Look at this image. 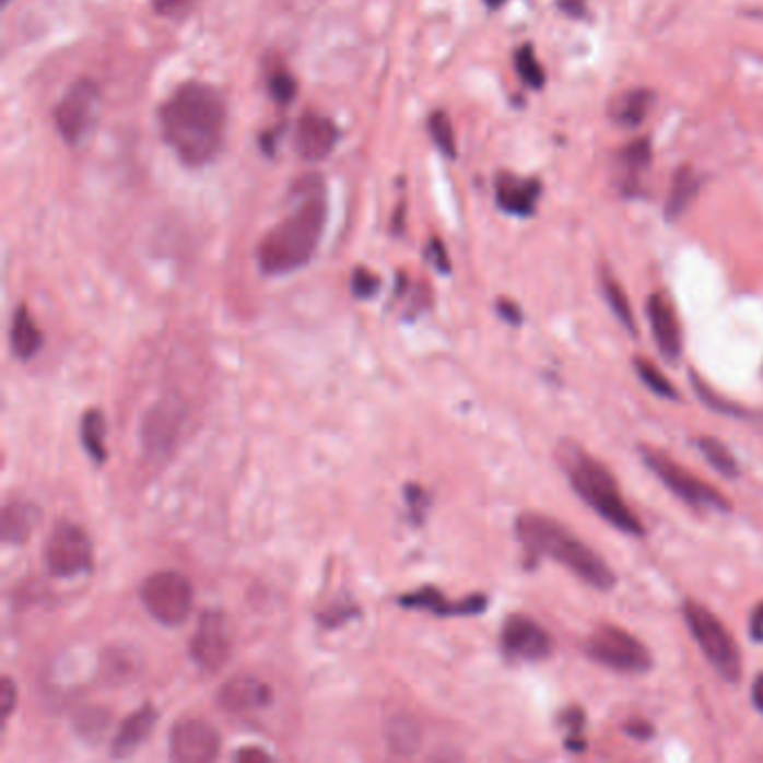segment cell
Listing matches in <instances>:
<instances>
[{
    "label": "cell",
    "mask_w": 763,
    "mask_h": 763,
    "mask_svg": "<svg viewBox=\"0 0 763 763\" xmlns=\"http://www.w3.org/2000/svg\"><path fill=\"white\" fill-rule=\"evenodd\" d=\"M226 99L209 83L179 85L160 108L162 134L188 166H207L218 157L226 134Z\"/></svg>",
    "instance_id": "1"
},
{
    "label": "cell",
    "mask_w": 763,
    "mask_h": 763,
    "mask_svg": "<svg viewBox=\"0 0 763 763\" xmlns=\"http://www.w3.org/2000/svg\"><path fill=\"white\" fill-rule=\"evenodd\" d=\"M327 220L320 184L305 188L296 211L278 222L258 245V267L265 275H287L303 269L318 249Z\"/></svg>",
    "instance_id": "2"
},
{
    "label": "cell",
    "mask_w": 763,
    "mask_h": 763,
    "mask_svg": "<svg viewBox=\"0 0 763 763\" xmlns=\"http://www.w3.org/2000/svg\"><path fill=\"white\" fill-rule=\"evenodd\" d=\"M515 536L529 553L551 557L589 587L598 591H611L615 587L611 566L560 521L540 513H521L515 519Z\"/></svg>",
    "instance_id": "3"
},
{
    "label": "cell",
    "mask_w": 763,
    "mask_h": 763,
    "mask_svg": "<svg viewBox=\"0 0 763 763\" xmlns=\"http://www.w3.org/2000/svg\"><path fill=\"white\" fill-rule=\"evenodd\" d=\"M555 457L571 489L589 508L596 510V515L627 536L641 538L645 533L643 524L620 495L613 474L600 461L571 442H560Z\"/></svg>",
    "instance_id": "4"
},
{
    "label": "cell",
    "mask_w": 763,
    "mask_h": 763,
    "mask_svg": "<svg viewBox=\"0 0 763 763\" xmlns=\"http://www.w3.org/2000/svg\"><path fill=\"white\" fill-rule=\"evenodd\" d=\"M683 615L688 630L692 632L709 665L719 672L721 679L735 683L741 674V654L730 632L721 625V620L694 600L685 602Z\"/></svg>",
    "instance_id": "5"
},
{
    "label": "cell",
    "mask_w": 763,
    "mask_h": 763,
    "mask_svg": "<svg viewBox=\"0 0 763 763\" xmlns=\"http://www.w3.org/2000/svg\"><path fill=\"white\" fill-rule=\"evenodd\" d=\"M186 419L188 408L177 395H164L144 412L139 427V442L141 453H144L151 463H162L175 453Z\"/></svg>",
    "instance_id": "6"
},
{
    "label": "cell",
    "mask_w": 763,
    "mask_h": 763,
    "mask_svg": "<svg viewBox=\"0 0 763 763\" xmlns=\"http://www.w3.org/2000/svg\"><path fill=\"white\" fill-rule=\"evenodd\" d=\"M139 598L160 625L177 627L193 611V585L177 571H157L141 583Z\"/></svg>",
    "instance_id": "7"
},
{
    "label": "cell",
    "mask_w": 763,
    "mask_h": 763,
    "mask_svg": "<svg viewBox=\"0 0 763 763\" xmlns=\"http://www.w3.org/2000/svg\"><path fill=\"white\" fill-rule=\"evenodd\" d=\"M641 457L658 480L688 506L696 510H719V513L730 510V502L717 489L701 482L696 474L679 466L674 459L647 446L641 448Z\"/></svg>",
    "instance_id": "8"
},
{
    "label": "cell",
    "mask_w": 763,
    "mask_h": 763,
    "mask_svg": "<svg viewBox=\"0 0 763 763\" xmlns=\"http://www.w3.org/2000/svg\"><path fill=\"white\" fill-rule=\"evenodd\" d=\"M587 656L609 670L627 672V674H645L652 670V654L649 649L615 625H600L587 641Z\"/></svg>",
    "instance_id": "9"
},
{
    "label": "cell",
    "mask_w": 763,
    "mask_h": 763,
    "mask_svg": "<svg viewBox=\"0 0 763 763\" xmlns=\"http://www.w3.org/2000/svg\"><path fill=\"white\" fill-rule=\"evenodd\" d=\"M102 108V90L90 79H79L70 85L66 97L55 110V121L66 139V144L77 149L90 137L94 124H97Z\"/></svg>",
    "instance_id": "10"
},
{
    "label": "cell",
    "mask_w": 763,
    "mask_h": 763,
    "mask_svg": "<svg viewBox=\"0 0 763 763\" xmlns=\"http://www.w3.org/2000/svg\"><path fill=\"white\" fill-rule=\"evenodd\" d=\"M45 566L55 578L83 576L92 566V542L72 521H59L45 542Z\"/></svg>",
    "instance_id": "11"
},
{
    "label": "cell",
    "mask_w": 763,
    "mask_h": 763,
    "mask_svg": "<svg viewBox=\"0 0 763 763\" xmlns=\"http://www.w3.org/2000/svg\"><path fill=\"white\" fill-rule=\"evenodd\" d=\"M231 630L222 611L209 609L200 615L198 630L190 641V658L204 674H215L228 662Z\"/></svg>",
    "instance_id": "12"
},
{
    "label": "cell",
    "mask_w": 763,
    "mask_h": 763,
    "mask_svg": "<svg viewBox=\"0 0 763 763\" xmlns=\"http://www.w3.org/2000/svg\"><path fill=\"white\" fill-rule=\"evenodd\" d=\"M168 748L173 761L209 763L220 756L222 737L218 728L204 719H184L173 726Z\"/></svg>",
    "instance_id": "13"
},
{
    "label": "cell",
    "mask_w": 763,
    "mask_h": 763,
    "mask_svg": "<svg viewBox=\"0 0 763 763\" xmlns=\"http://www.w3.org/2000/svg\"><path fill=\"white\" fill-rule=\"evenodd\" d=\"M502 652L510 660H544L553 652V641L533 618L510 615L502 627Z\"/></svg>",
    "instance_id": "14"
},
{
    "label": "cell",
    "mask_w": 763,
    "mask_h": 763,
    "mask_svg": "<svg viewBox=\"0 0 763 763\" xmlns=\"http://www.w3.org/2000/svg\"><path fill=\"white\" fill-rule=\"evenodd\" d=\"M271 688L258 677L243 674L228 679L218 694V705L222 712L233 717H247L251 712H260L271 705Z\"/></svg>",
    "instance_id": "15"
},
{
    "label": "cell",
    "mask_w": 763,
    "mask_h": 763,
    "mask_svg": "<svg viewBox=\"0 0 763 763\" xmlns=\"http://www.w3.org/2000/svg\"><path fill=\"white\" fill-rule=\"evenodd\" d=\"M339 141V128L331 119L307 113L301 117L294 134V149L301 160L305 162H320L325 160Z\"/></svg>",
    "instance_id": "16"
},
{
    "label": "cell",
    "mask_w": 763,
    "mask_h": 763,
    "mask_svg": "<svg viewBox=\"0 0 763 763\" xmlns=\"http://www.w3.org/2000/svg\"><path fill=\"white\" fill-rule=\"evenodd\" d=\"M647 316L660 356L667 363H677L683 352V339L674 307L662 294H652L647 301Z\"/></svg>",
    "instance_id": "17"
},
{
    "label": "cell",
    "mask_w": 763,
    "mask_h": 763,
    "mask_svg": "<svg viewBox=\"0 0 763 763\" xmlns=\"http://www.w3.org/2000/svg\"><path fill=\"white\" fill-rule=\"evenodd\" d=\"M540 193L542 186L538 179H524L517 175L502 173L495 181V200L500 209L517 218H529L536 213Z\"/></svg>",
    "instance_id": "18"
},
{
    "label": "cell",
    "mask_w": 763,
    "mask_h": 763,
    "mask_svg": "<svg viewBox=\"0 0 763 763\" xmlns=\"http://www.w3.org/2000/svg\"><path fill=\"white\" fill-rule=\"evenodd\" d=\"M399 604L406 607V609L433 611L439 618H446V615H477V613H482L489 607V598L477 594V596H470L466 600L453 602V600H446L439 589L423 587L419 591L401 596Z\"/></svg>",
    "instance_id": "19"
},
{
    "label": "cell",
    "mask_w": 763,
    "mask_h": 763,
    "mask_svg": "<svg viewBox=\"0 0 763 763\" xmlns=\"http://www.w3.org/2000/svg\"><path fill=\"white\" fill-rule=\"evenodd\" d=\"M155 726H157V709L151 703L137 707L130 717L119 726V730L113 739V746H110V754L115 759L132 756L141 746L151 739Z\"/></svg>",
    "instance_id": "20"
},
{
    "label": "cell",
    "mask_w": 763,
    "mask_h": 763,
    "mask_svg": "<svg viewBox=\"0 0 763 763\" xmlns=\"http://www.w3.org/2000/svg\"><path fill=\"white\" fill-rule=\"evenodd\" d=\"M654 102H656V94L647 87L627 90L623 94H618V97L611 102L609 117L613 124L623 128H638L647 119Z\"/></svg>",
    "instance_id": "21"
},
{
    "label": "cell",
    "mask_w": 763,
    "mask_h": 763,
    "mask_svg": "<svg viewBox=\"0 0 763 763\" xmlns=\"http://www.w3.org/2000/svg\"><path fill=\"white\" fill-rule=\"evenodd\" d=\"M38 521V508L25 500H12L3 508V521H0V531H3L5 544H23Z\"/></svg>",
    "instance_id": "22"
},
{
    "label": "cell",
    "mask_w": 763,
    "mask_h": 763,
    "mask_svg": "<svg viewBox=\"0 0 763 763\" xmlns=\"http://www.w3.org/2000/svg\"><path fill=\"white\" fill-rule=\"evenodd\" d=\"M10 343H12L14 356L19 361H23V363L32 361L40 352V348H43V333L36 327L34 318L30 316L27 307H23V305L14 312Z\"/></svg>",
    "instance_id": "23"
},
{
    "label": "cell",
    "mask_w": 763,
    "mask_h": 763,
    "mask_svg": "<svg viewBox=\"0 0 763 763\" xmlns=\"http://www.w3.org/2000/svg\"><path fill=\"white\" fill-rule=\"evenodd\" d=\"M699 186H701V177L692 166L677 168L672 177L670 198H667V207H665L667 220H679L688 211V207L694 202L699 193Z\"/></svg>",
    "instance_id": "24"
},
{
    "label": "cell",
    "mask_w": 763,
    "mask_h": 763,
    "mask_svg": "<svg viewBox=\"0 0 763 763\" xmlns=\"http://www.w3.org/2000/svg\"><path fill=\"white\" fill-rule=\"evenodd\" d=\"M388 748L399 756H410L421 746V726L410 714H397L386 726Z\"/></svg>",
    "instance_id": "25"
},
{
    "label": "cell",
    "mask_w": 763,
    "mask_h": 763,
    "mask_svg": "<svg viewBox=\"0 0 763 763\" xmlns=\"http://www.w3.org/2000/svg\"><path fill=\"white\" fill-rule=\"evenodd\" d=\"M106 419L102 410H87L81 419V444L87 453V457L102 466L108 459V450H106Z\"/></svg>",
    "instance_id": "26"
},
{
    "label": "cell",
    "mask_w": 763,
    "mask_h": 763,
    "mask_svg": "<svg viewBox=\"0 0 763 763\" xmlns=\"http://www.w3.org/2000/svg\"><path fill=\"white\" fill-rule=\"evenodd\" d=\"M600 287H602V294H604L607 305L611 307V312H613V316L620 320V325H623V327L630 331V337H638V327H636V320H634L630 301H627L623 287H620V282H618L609 271H602V275H600Z\"/></svg>",
    "instance_id": "27"
},
{
    "label": "cell",
    "mask_w": 763,
    "mask_h": 763,
    "mask_svg": "<svg viewBox=\"0 0 763 763\" xmlns=\"http://www.w3.org/2000/svg\"><path fill=\"white\" fill-rule=\"evenodd\" d=\"M699 450L703 453V457L709 461V466L714 470H719L721 474L730 477V480H737L741 468H739V461L728 446H724L719 439H714V437H701Z\"/></svg>",
    "instance_id": "28"
},
{
    "label": "cell",
    "mask_w": 763,
    "mask_h": 763,
    "mask_svg": "<svg viewBox=\"0 0 763 763\" xmlns=\"http://www.w3.org/2000/svg\"><path fill=\"white\" fill-rule=\"evenodd\" d=\"M515 68H517V74L521 77V81L527 83L529 87H533V90L544 87L547 74H544V68L540 66L531 45H521L519 50L515 52Z\"/></svg>",
    "instance_id": "29"
},
{
    "label": "cell",
    "mask_w": 763,
    "mask_h": 763,
    "mask_svg": "<svg viewBox=\"0 0 763 763\" xmlns=\"http://www.w3.org/2000/svg\"><path fill=\"white\" fill-rule=\"evenodd\" d=\"M108 726H110V714L104 707H87L85 712H81V717L77 719V732L87 743L102 741Z\"/></svg>",
    "instance_id": "30"
},
{
    "label": "cell",
    "mask_w": 763,
    "mask_h": 763,
    "mask_svg": "<svg viewBox=\"0 0 763 763\" xmlns=\"http://www.w3.org/2000/svg\"><path fill=\"white\" fill-rule=\"evenodd\" d=\"M427 130H431V137L437 144V149L446 155V157H455L457 155V144H455V130L450 124V117L444 110H437L427 119Z\"/></svg>",
    "instance_id": "31"
},
{
    "label": "cell",
    "mask_w": 763,
    "mask_h": 763,
    "mask_svg": "<svg viewBox=\"0 0 763 763\" xmlns=\"http://www.w3.org/2000/svg\"><path fill=\"white\" fill-rule=\"evenodd\" d=\"M620 162H623V168L630 171V177L638 179V175L643 171L649 168V162H652V146H649V139L643 137V139H636L632 141V144L620 153Z\"/></svg>",
    "instance_id": "32"
},
{
    "label": "cell",
    "mask_w": 763,
    "mask_h": 763,
    "mask_svg": "<svg viewBox=\"0 0 763 763\" xmlns=\"http://www.w3.org/2000/svg\"><path fill=\"white\" fill-rule=\"evenodd\" d=\"M634 365H636V369H638V376L643 378V384H645L654 395H658V397H662V399H677V397H679L677 390H674V386L670 384V380H667L665 374H662L660 369H656L649 361L636 359Z\"/></svg>",
    "instance_id": "33"
},
{
    "label": "cell",
    "mask_w": 763,
    "mask_h": 763,
    "mask_svg": "<svg viewBox=\"0 0 763 763\" xmlns=\"http://www.w3.org/2000/svg\"><path fill=\"white\" fill-rule=\"evenodd\" d=\"M132 660H134V658L128 656V652H110V654L104 658V672H106L108 681H117V683L128 681V679L134 674Z\"/></svg>",
    "instance_id": "34"
},
{
    "label": "cell",
    "mask_w": 763,
    "mask_h": 763,
    "mask_svg": "<svg viewBox=\"0 0 763 763\" xmlns=\"http://www.w3.org/2000/svg\"><path fill=\"white\" fill-rule=\"evenodd\" d=\"M269 90L278 104H290L296 97V81L287 72H278L269 79Z\"/></svg>",
    "instance_id": "35"
},
{
    "label": "cell",
    "mask_w": 763,
    "mask_h": 763,
    "mask_svg": "<svg viewBox=\"0 0 763 763\" xmlns=\"http://www.w3.org/2000/svg\"><path fill=\"white\" fill-rule=\"evenodd\" d=\"M378 287H380V280H378L374 273H369V271L363 269V267L354 269V275H352V292H354L356 298L369 301L372 296H376Z\"/></svg>",
    "instance_id": "36"
},
{
    "label": "cell",
    "mask_w": 763,
    "mask_h": 763,
    "mask_svg": "<svg viewBox=\"0 0 763 763\" xmlns=\"http://www.w3.org/2000/svg\"><path fill=\"white\" fill-rule=\"evenodd\" d=\"M406 502H408V506H410L412 519H414L416 524H421L423 517H425V513H427V508H431V497H427V493H425L421 486L408 484V486H406Z\"/></svg>",
    "instance_id": "37"
},
{
    "label": "cell",
    "mask_w": 763,
    "mask_h": 763,
    "mask_svg": "<svg viewBox=\"0 0 763 763\" xmlns=\"http://www.w3.org/2000/svg\"><path fill=\"white\" fill-rule=\"evenodd\" d=\"M16 699H19L16 685L10 677H5L3 683H0V714H3V721L10 719V714L16 707Z\"/></svg>",
    "instance_id": "38"
},
{
    "label": "cell",
    "mask_w": 763,
    "mask_h": 763,
    "mask_svg": "<svg viewBox=\"0 0 763 763\" xmlns=\"http://www.w3.org/2000/svg\"><path fill=\"white\" fill-rule=\"evenodd\" d=\"M427 262H431L439 273H450V260H448V254L442 245V240H431V245H427Z\"/></svg>",
    "instance_id": "39"
},
{
    "label": "cell",
    "mask_w": 763,
    "mask_h": 763,
    "mask_svg": "<svg viewBox=\"0 0 763 763\" xmlns=\"http://www.w3.org/2000/svg\"><path fill=\"white\" fill-rule=\"evenodd\" d=\"M193 3H196V0H160L157 10L164 12V14H168V16H177V14H181L184 10H188Z\"/></svg>",
    "instance_id": "40"
},
{
    "label": "cell",
    "mask_w": 763,
    "mask_h": 763,
    "mask_svg": "<svg viewBox=\"0 0 763 763\" xmlns=\"http://www.w3.org/2000/svg\"><path fill=\"white\" fill-rule=\"evenodd\" d=\"M497 312L510 325H519L521 322V309L515 303H510V301H500L497 303Z\"/></svg>",
    "instance_id": "41"
},
{
    "label": "cell",
    "mask_w": 763,
    "mask_h": 763,
    "mask_svg": "<svg viewBox=\"0 0 763 763\" xmlns=\"http://www.w3.org/2000/svg\"><path fill=\"white\" fill-rule=\"evenodd\" d=\"M560 8L571 19H583L585 16V0H560Z\"/></svg>",
    "instance_id": "42"
},
{
    "label": "cell",
    "mask_w": 763,
    "mask_h": 763,
    "mask_svg": "<svg viewBox=\"0 0 763 763\" xmlns=\"http://www.w3.org/2000/svg\"><path fill=\"white\" fill-rule=\"evenodd\" d=\"M750 632H752V638H754L756 643H763V604H759L756 611L752 613Z\"/></svg>",
    "instance_id": "43"
},
{
    "label": "cell",
    "mask_w": 763,
    "mask_h": 763,
    "mask_svg": "<svg viewBox=\"0 0 763 763\" xmlns=\"http://www.w3.org/2000/svg\"><path fill=\"white\" fill-rule=\"evenodd\" d=\"M235 759L237 761H256V759L267 761V759H271V754L265 750H258V748H245L240 752H235Z\"/></svg>",
    "instance_id": "44"
},
{
    "label": "cell",
    "mask_w": 763,
    "mask_h": 763,
    "mask_svg": "<svg viewBox=\"0 0 763 763\" xmlns=\"http://www.w3.org/2000/svg\"><path fill=\"white\" fill-rule=\"evenodd\" d=\"M752 703L763 714V674H759L752 683Z\"/></svg>",
    "instance_id": "45"
},
{
    "label": "cell",
    "mask_w": 763,
    "mask_h": 763,
    "mask_svg": "<svg viewBox=\"0 0 763 763\" xmlns=\"http://www.w3.org/2000/svg\"><path fill=\"white\" fill-rule=\"evenodd\" d=\"M627 732H630V735H634V737L645 739V737H649V735H652V728H649V726H645V724H630Z\"/></svg>",
    "instance_id": "46"
},
{
    "label": "cell",
    "mask_w": 763,
    "mask_h": 763,
    "mask_svg": "<svg viewBox=\"0 0 763 763\" xmlns=\"http://www.w3.org/2000/svg\"><path fill=\"white\" fill-rule=\"evenodd\" d=\"M484 3H486L491 10H497V8H502V5L506 3V0H484Z\"/></svg>",
    "instance_id": "47"
}]
</instances>
